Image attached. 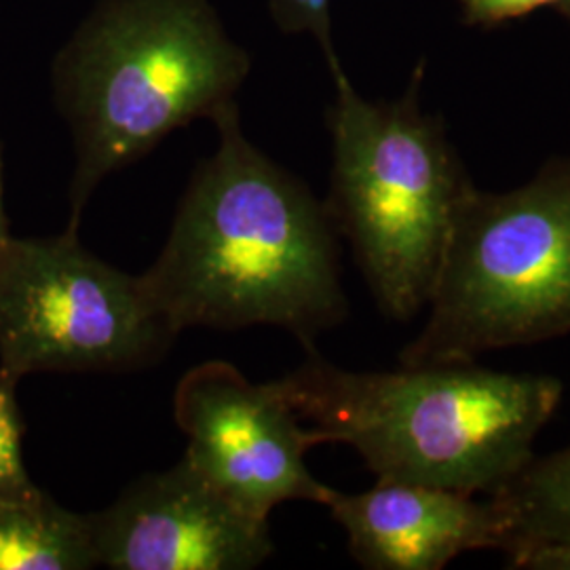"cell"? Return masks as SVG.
<instances>
[{
    "instance_id": "1",
    "label": "cell",
    "mask_w": 570,
    "mask_h": 570,
    "mask_svg": "<svg viewBox=\"0 0 570 570\" xmlns=\"http://www.w3.org/2000/svg\"><path fill=\"white\" fill-rule=\"evenodd\" d=\"M209 121L218 148L195 169L144 289L178 334L284 327L311 351L348 315L326 205L249 142L235 100Z\"/></svg>"
},
{
    "instance_id": "2",
    "label": "cell",
    "mask_w": 570,
    "mask_h": 570,
    "mask_svg": "<svg viewBox=\"0 0 570 570\" xmlns=\"http://www.w3.org/2000/svg\"><path fill=\"white\" fill-rule=\"evenodd\" d=\"M271 387L326 444L357 450L376 480L489 497L529 463L564 393L556 376L473 362L355 372L315 348Z\"/></svg>"
},
{
    "instance_id": "3",
    "label": "cell",
    "mask_w": 570,
    "mask_h": 570,
    "mask_svg": "<svg viewBox=\"0 0 570 570\" xmlns=\"http://www.w3.org/2000/svg\"><path fill=\"white\" fill-rule=\"evenodd\" d=\"M252 70L209 0H98L53 58V100L75 144L70 223L106 176L235 100Z\"/></svg>"
},
{
    "instance_id": "4",
    "label": "cell",
    "mask_w": 570,
    "mask_h": 570,
    "mask_svg": "<svg viewBox=\"0 0 570 570\" xmlns=\"http://www.w3.org/2000/svg\"><path fill=\"white\" fill-rule=\"evenodd\" d=\"M327 110L326 205L379 308L410 322L428 308L459 209L473 190L440 117L421 108L419 66L400 100L372 102L343 68Z\"/></svg>"
},
{
    "instance_id": "5",
    "label": "cell",
    "mask_w": 570,
    "mask_h": 570,
    "mask_svg": "<svg viewBox=\"0 0 570 570\" xmlns=\"http://www.w3.org/2000/svg\"><path fill=\"white\" fill-rule=\"evenodd\" d=\"M428 308L402 366L465 364L570 334V157L513 190L473 186Z\"/></svg>"
},
{
    "instance_id": "6",
    "label": "cell",
    "mask_w": 570,
    "mask_h": 570,
    "mask_svg": "<svg viewBox=\"0 0 570 570\" xmlns=\"http://www.w3.org/2000/svg\"><path fill=\"white\" fill-rule=\"evenodd\" d=\"M176 336L140 275L89 254L77 230L0 247V374L134 370Z\"/></svg>"
},
{
    "instance_id": "7",
    "label": "cell",
    "mask_w": 570,
    "mask_h": 570,
    "mask_svg": "<svg viewBox=\"0 0 570 570\" xmlns=\"http://www.w3.org/2000/svg\"><path fill=\"white\" fill-rule=\"evenodd\" d=\"M174 416L188 438L184 456L252 515L268 520L285 501H330L334 489L305 463L326 440L303 428L271 383L254 385L226 362H205L178 383Z\"/></svg>"
},
{
    "instance_id": "8",
    "label": "cell",
    "mask_w": 570,
    "mask_h": 570,
    "mask_svg": "<svg viewBox=\"0 0 570 570\" xmlns=\"http://www.w3.org/2000/svg\"><path fill=\"white\" fill-rule=\"evenodd\" d=\"M87 515L106 569L249 570L273 553L268 520L230 501L186 456Z\"/></svg>"
},
{
    "instance_id": "9",
    "label": "cell",
    "mask_w": 570,
    "mask_h": 570,
    "mask_svg": "<svg viewBox=\"0 0 570 570\" xmlns=\"http://www.w3.org/2000/svg\"><path fill=\"white\" fill-rule=\"evenodd\" d=\"M326 508L367 570H440L461 553L513 543L510 518L492 497L459 490L376 480L355 494L334 490Z\"/></svg>"
},
{
    "instance_id": "10",
    "label": "cell",
    "mask_w": 570,
    "mask_h": 570,
    "mask_svg": "<svg viewBox=\"0 0 570 570\" xmlns=\"http://www.w3.org/2000/svg\"><path fill=\"white\" fill-rule=\"evenodd\" d=\"M96 567L87 513L66 510L45 492L32 499H0V570Z\"/></svg>"
},
{
    "instance_id": "11",
    "label": "cell",
    "mask_w": 570,
    "mask_h": 570,
    "mask_svg": "<svg viewBox=\"0 0 570 570\" xmlns=\"http://www.w3.org/2000/svg\"><path fill=\"white\" fill-rule=\"evenodd\" d=\"M492 499L510 518L513 543H570V444L550 454H532Z\"/></svg>"
},
{
    "instance_id": "12",
    "label": "cell",
    "mask_w": 570,
    "mask_h": 570,
    "mask_svg": "<svg viewBox=\"0 0 570 570\" xmlns=\"http://www.w3.org/2000/svg\"><path fill=\"white\" fill-rule=\"evenodd\" d=\"M18 381L0 374V499H32L42 490L23 463V423L16 400Z\"/></svg>"
},
{
    "instance_id": "13",
    "label": "cell",
    "mask_w": 570,
    "mask_h": 570,
    "mask_svg": "<svg viewBox=\"0 0 570 570\" xmlns=\"http://www.w3.org/2000/svg\"><path fill=\"white\" fill-rule=\"evenodd\" d=\"M332 0H268L273 21L284 35H311L326 56L330 72L343 68L332 41Z\"/></svg>"
},
{
    "instance_id": "14",
    "label": "cell",
    "mask_w": 570,
    "mask_h": 570,
    "mask_svg": "<svg viewBox=\"0 0 570 570\" xmlns=\"http://www.w3.org/2000/svg\"><path fill=\"white\" fill-rule=\"evenodd\" d=\"M560 2L562 0H463V18L471 26H499Z\"/></svg>"
},
{
    "instance_id": "15",
    "label": "cell",
    "mask_w": 570,
    "mask_h": 570,
    "mask_svg": "<svg viewBox=\"0 0 570 570\" xmlns=\"http://www.w3.org/2000/svg\"><path fill=\"white\" fill-rule=\"evenodd\" d=\"M508 569L570 570V543L556 541H522L511 546Z\"/></svg>"
},
{
    "instance_id": "16",
    "label": "cell",
    "mask_w": 570,
    "mask_h": 570,
    "mask_svg": "<svg viewBox=\"0 0 570 570\" xmlns=\"http://www.w3.org/2000/svg\"><path fill=\"white\" fill-rule=\"evenodd\" d=\"M2 161H0V247L7 244V239L11 237L9 233V220H7V212H4V197H2Z\"/></svg>"
},
{
    "instance_id": "17",
    "label": "cell",
    "mask_w": 570,
    "mask_h": 570,
    "mask_svg": "<svg viewBox=\"0 0 570 570\" xmlns=\"http://www.w3.org/2000/svg\"><path fill=\"white\" fill-rule=\"evenodd\" d=\"M558 7H560V11L570 20V0H562Z\"/></svg>"
}]
</instances>
